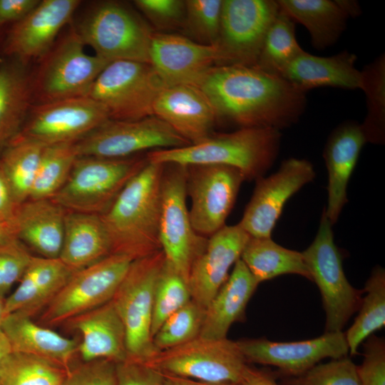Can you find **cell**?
Listing matches in <instances>:
<instances>
[{
	"mask_svg": "<svg viewBox=\"0 0 385 385\" xmlns=\"http://www.w3.org/2000/svg\"><path fill=\"white\" fill-rule=\"evenodd\" d=\"M250 235L237 224L225 225L207 238L206 247L192 265L188 284L192 299L205 309L240 259Z\"/></svg>",
	"mask_w": 385,
	"mask_h": 385,
	"instance_id": "obj_21",
	"label": "cell"
},
{
	"mask_svg": "<svg viewBox=\"0 0 385 385\" xmlns=\"http://www.w3.org/2000/svg\"><path fill=\"white\" fill-rule=\"evenodd\" d=\"M78 0H42L24 18L15 23L5 43V52L25 65L41 59L55 43L81 4Z\"/></svg>",
	"mask_w": 385,
	"mask_h": 385,
	"instance_id": "obj_20",
	"label": "cell"
},
{
	"mask_svg": "<svg viewBox=\"0 0 385 385\" xmlns=\"http://www.w3.org/2000/svg\"><path fill=\"white\" fill-rule=\"evenodd\" d=\"M76 29L55 43L40 60L31 78L35 104L86 96L102 71L111 63L85 50Z\"/></svg>",
	"mask_w": 385,
	"mask_h": 385,
	"instance_id": "obj_4",
	"label": "cell"
},
{
	"mask_svg": "<svg viewBox=\"0 0 385 385\" xmlns=\"http://www.w3.org/2000/svg\"><path fill=\"white\" fill-rule=\"evenodd\" d=\"M43 145L18 135L0 157V167L17 205L30 197Z\"/></svg>",
	"mask_w": 385,
	"mask_h": 385,
	"instance_id": "obj_34",
	"label": "cell"
},
{
	"mask_svg": "<svg viewBox=\"0 0 385 385\" xmlns=\"http://www.w3.org/2000/svg\"><path fill=\"white\" fill-rule=\"evenodd\" d=\"M134 4L158 28L169 29L183 24L185 1L136 0Z\"/></svg>",
	"mask_w": 385,
	"mask_h": 385,
	"instance_id": "obj_47",
	"label": "cell"
},
{
	"mask_svg": "<svg viewBox=\"0 0 385 385\" xmlns=\"http://www.w3.org/2000/svg\"><path fill=\"white\" fill-rule=\"evenodd\" d=\"M163 164L150 162L133 177L101 217L111 253L133 260L161 250L160 217Z\"/></svg>",
	"mask_w": 385,
	"mask_h": 385,
	"instance_id": "obj_2",
	"label": "cell"
},
{
	"mask_svg": "<svg viewBox=\"0 0 385 385\" xmlns=\"http://www.w3.org/2000/svg\"><path fill=\"white\" fill-rule=\"evenodd\" d=\"M281 133L270 128H242L230 133H212L188 146L147 152L150 162L189 165H222L240 170L245 180L264 176L274 163Z\"/></svg>",
	"mask_w": 385,
	"mask_h": 385,
	"instance_id": "obj_3",
	"label": "cell"
},
{
	"mask_svg": "<svg viewBox=\"0 0 385 385\" xmlns=\"http://www.w3.org/2000/svg\"><path fill=\"white\" fill-rule=\"evenodd\" d=\"M76 29V28H75ZM86 46L108 61L149 63L153 32L140 16L115 1L95 6L76 29Z\"/></svg>",
	"mask_w": 385,
	"mask_h": 385,
	"instance_id": "obj_8",
	"label": "cell"
},
{
	"mask_svg": "<svg viewBox=\"0 0 385 385\" xmlns=\"http://www.w3.org/2000/svg\"><path fill=\"white\" fill-rule=\"evenodd\" d=\"M248 364L271 365L278 369V376H299L325 358L346 356L349 347L345 333L324 332L309 340L276 342L265 338L237 341Z\"/></svg>",
	"mask_w": 385,
	"mask_h": 385,
	"instance_id": "obj_18",
	"label": "cell"
},
{
	"mask_svg": "<svg viewBox=\"0 0 385 385\" xmlns=\"http://www.w3.org/2000/svg\"><path fill=\"white\" fill-rule=\"evenodd\" d=\"M360 89L366 97V114L361 127L367 143L385 140V55H379L361 71Z\"/></svg>",
	"mask_w": 385,
	"mask_h": 385,
	"instance_id": "obj_37",
	"label": "cell"
},
{
	"mask_svg": "<svg viewBox=\"0 0 385 385\" xmlns=\"http://www.w3.org/2000/svg\"><path fill=\"white\" fill-rule=\"evenodd\" d=\"M15 238L16 237L10 227L0 223V244L7 242Z\"/></svg>",
	"mask_w": 385,
	"mask_h": 385,
	"instance_id": "obj_55",
	"label": "cell"
},
{
	"mask_svg": "<svg viewBox=\"0 0 385 385\" xmlns=\"http://www.w3.org/2000/svg\"><path fill=\"white\" fill-rule=\"evenodd\" d=\"M39 0H0V27L16 23L39 3Z\"/></svg>",
	"mask_w": 385,
	"mask_h": 385,
	"instance_id": "obj_49",
	"label": "cell"
},
{
	"mask_svg": "<svg viewBox=\"0 0 385 385\" xmlns=\"http://www.w3.org/2000/svg\"><path fill=\"white\" fill-rule=\"evenodd\" d=\"M143 362L165 376L217 385L241 384L249 366L237 341L200 336Z\"/></svg>",
	"mask_w": 385,
	"mask_h": 385,
	"instance_id": "obj_5",
	"label": "cell"
},
{
	"mask_svg": "<svg viewBox=\"0 0 385 385\" xmlns=\"http://www.w3.org/2000/svg\"><path fill=\"white\" fill-rule=\"evenodd\" d=\"M18 206L9 183L0 167V223L9 226L12 230Z\"/></svg>",
	"mask_w": 385,
	"mask_h": 385,
	"instance_id": "obj_50",
	"label": "cell"
},
{
	"mask_svg": "<svg viewBox=\"0 0 385 385\" xmlns=\"http://www.w3.org/2000/svg\"><path fill=\"white\" fill-rule=\"evenodd\" d=\"M240 259L259 283L286 274L312 281L302 253L285 248L271 237H250Z\"/></svg>",
	"mask_w": 385,
	"mask_h": 385,
	"instance_id": "obj_33",
	"label": "cell"
},
{
	"mask_svg": "<svg viewBox=\"0 0 385 385\" xmlns=\"http://www.w3.org/2000/svg\"><path fill=\"white\" fill-rule=\"evenodd\" d=\"M108 119L104 107L88 96L33 104L18 135L43 146L74 143Z\"/></svg>",
	"mask_w": 385,
	"mask_h": 385,
	"instance_id": "obj_16",
	"label": "cell"
},
{
	"mask_svg": "<svg viewBox=\"0 0 385 385\" xmlns=\"http://www.w3.org/2000/svg\"><path fill=\"white\" fill-rule=\"evenodd\" d=\"M342 11L349 17H356L361 14V7L356 1L337 0Z\"/></svg>",
	"mask_w": 385,
	"mask_h": 385,
	"instance_id": "obj_52",
	"label": "cell"
},
{
	"mask_svg": "<svg viewBox=\"0 0 385 385\" xmlns=\"http://www.w3.org/2000/svg\"><path fill=\"white\" fill-rule=\"evenodd\" d=\"M13 351L36 356L67 370L78 353V342L35 323L31 317L19 312L8 314L0 326Z\"/></svg>",
	"mask_w": 385,
	"mask_h": 385,
	"instance_id": "obj_29",
	"label": "cell"
},
{
	"mask_svg": "<svg viewBox=\"0 0 385 385\" xmlns=\"http://www.w3.org/2000/svg\"><path fill=\"white\" fill-rule=\"evenodd\" d=\"M277 376V372L270 371L265 369H257L249 365L241 384L279 385L276 381Z\"/></svg>",
	"mask_w": 385,
	"mask_h": 385,
	"instance_id": "obj_51",
	"label": "cell"
},
{
	"mask_svg": "<svg viewBox=\"0 0 385 385\" xmlns=\"http://www.w3.org/2000/svg\"><path fill=\"white\" fill-rule=\"evenodd\" d=\"M148 162L146 155L123 159L78 156L66 183L51 199L67 211L101 215Z\"/></svg>",
	"mask_w": 385,
	"mask_h": 385,
	"instance_id": "obj_6",
	"label": "cell"
},
{
	"mask_svg": "<svg viewBox=\"0 0 385 385\" xmlns=\"http://www.w3.org/2000/svg\"><path fill=\"white\" fill-rule=\"evenodd\" d=\"M149 60L165 87L197 86L206 74L220 64V57L216 45L200 43L179 35L153 32Z\"/></svg>",
	"mask_w": 385,
	"mask_h": 385,
	"instance_id": "obj_19",
	"label": "cell"
},
{
	"mask_svg": "<svg viewBox=\"0 0 385 385\" xmlns=\"http://www.w3.org/2000/svg\"><path fill=\"white\" fill-rule=\"evenodd\" d=\"M280 9L309 33L312 46L323 50L342 34L348 17L337 0H279Z\"/></svg>",
	"mask_w": 385,
	"mask_h": 385,
	"instance_id": "obj_32",
	"label": "cell"
},
{
	"mask_svg": "<svg viewBox=\"0 0 385 385\" xmlns=\"http://www.w3.org/2000/svg\"><path fill=\"white\" fill-rule=\"evenodd\" d=\"M332 224L324 210L312 243L303 251L307 267L320 292L326 314L325 332H341L359 310L363 290L354 288L346 279L342 254L334 241Z\"/></svg>",
	"mask_w": 385,
	"mask_h": 385,
	"instance_id": "obj_9",
	"label": "cell"
},
{
	"mask_svg": "<svg viewBox=\"0 0 385 385\" xmlns=\"http://www.w3.org/2000/svg\"><path fill=\"white\" fill-rule=\"evenodd\" d=\"M78 156L123 159L148 150L191 145L155 115L135 120L108 119L74 143Z\"/></svg>",
	"mask_w": 385,
	"mask_h": 385,
	"instance_id": "obj_13",
	"label": "cell"
},
{
	"mask_svg": "<svg viewBox=\"0 0 385 385\" xmlns=\"http://www.w3.org/2000/svg\"><path fill=\"white\" fill-rule=\"evenodd\" d=\"M31 78L24 65L15 63L0 67V149L20 133L32 104Z\"/></svg>",
	"mask_w": 385,
	"mask_h": 385,
	"instance_id": "obj_31",
	"label": "cell"
},
{
	"mask_svg": "<svg viewBox=\"0 0 385 385\" xmlns=\"http://www.w3.org/2000/svg\"><path fill=\"white\" fill-rule=\"evenodd\" d=\"M153 115L166 123L191 145L211 135L218 118L205 94L192 85L163 88L154 102Z\"/></svg>",
	"mask_w": 385,
	"mask_h": 385,
	"instance_id": "obj_22",
	"label": "cell"
},
{
	"mask_svg": "<svg viewBox=\"0 0 385 385\" xmlns=\"http://www.w3.org/2000/svg\"><path fill=\"white\" fill-rule=\"evenodd\" d=\"M279 12L277 1L222 0L216 44L219 65L255 66L268 29Z\"/></svg>",
	"mask_w": 385,
	"mask_h": 385,
	"instance_id": "obj_15",
	"label": "cell"
},
{
	"mask_svg": "<svg viewBox=\"0 0 385 385\" xmlns=\"http://www.w3.org/2000/svg\"><path fill=\"white\" fill-rule=\"evenodd\" d=\"M5 316L6 313L4 309V299L0 297V326Z\"/></svg>",
	"mask_w": 385,
	"mask_h": 385,
	"instance_id": "obj_56",
	"label": "cell"
},
{
	"mask_svg": "<svg viewBox=\"0 0 385 385\" xmlns=\"http://www.w3.org/2000/svg\"><path fill=\"white\" fill-rule=\"evenodd\" d=\"M191 299L188 282L165 260L154 292L152 337L166 319Z\"/></svg>",
	"mask_w": 385,
	"mask_h": 385,
	"instance_id": "obj_40",
	"label": "cell"
},
{
	"mask_svg": "<svg viewBox=\"0 0 385 385\" xmlns=\"http://www.w3.org/2000/svg\"><path fill=\"white\" fill-rule=\"evenodd\" d=\"M204 314L205 309L191 299L171 314L153 337L156 351L177 346L200 336Z\"/></svg>",
	"mask_w": 385,
	"mask_h": 385,
	"instance_id": "obj_41",
	"label": "cell"
},
{
	"mask_svg": "<svg viewBox=\"0 0 385 385\" xmlns=\"http://www.w3.org/2000/svg\"><path fill=\"white\" fill-rule=\"evenodd\" d=\"M243 175L222 165H186V192L194 230L208 238L225 225L235 203Z\"/></svg>",
	"mask_w": 385,
	"mask_h": 385,
	"instance_id": "obj_14",
	"label": "cell"
},
{
	"mask_svg": "<svg viewBox=\"0 0 385 385\" xmlns=\"http://www.w3.org/2000/svg\"><path fill=\"white\" fill-rule=\"evenodd\" d=\"M366 143L360 123L352 120L339 125L326 142L323 158L328 172V202L324 210L332 225L348 202L349 180Z\"/></svg>",
	"mask_w": 385,
	"mask_h": 385,
	"instance_id": "obj_23",
	"label": "cell"
},
{
	"mask_svg": "<svg viewBox=\"0 0 385 385\" xmlns=\"http://www.w3.org/2000/svg\"><path fill=\"white\" fill-rule=\"evenodd\" d=\"M115 381L116 362L101 359L71 368L60 385H115Z\"/></svg>",
	"mask_w": 385,
	"mask_h": 385,
	"instance_id": "obj_45",
	"label": "cell"
},
{
	"mask_svg": "<svg viewBox=\"0 0 385 385\" xmlns=\"http://www.w3.org/2000/svg\"><path fill=\"white\" fill-rule=\"evenodd\" d=\"M78 157L73 143L44 146L29 199H51L66 183Z\"/></svg>",
	"mask_w": 385,
	"mask_h": 385,
	"instance_id": "obj_39",
	"label": "cell"
},
{
	"mask_svg": "<svg viewBox=\"0 0 385 385\" xmlns=\"http://www.w3.org/2000/svg\"><path fill=\"white\" fill-rule=\"evenodd\" d=\"M354 322L345 333L349 354L355 355L359 345L385 325V272L381 267H374L366 282Z\"/></svg>",
	"mask_w": 385,
	"mask_h": 385,
	"instance_id": "obj_35",
	"label": "cell"
},
{
	"mask_svg": "<svg viewBox=\"0 0 385 385\" xmlns=\"http://www.w3.org/2000/svg\"><path fill=\"white\" fill-rule=\"evenodd\" d=\"M222 0H187L183 24L198 43L216 45L218 41Z\"/></svg>",
	"mask_w": 385,
	"mask_h": 385,
	"instance_id": "obj_42",
	"label": "cell"
},
{
	"mask_svg": "<svg viewBox=\"0 0 385 385\" xmlns=\"http://www.w3.org/2000/svg\"><path fill=\"white\" fill-rule=\"evenodd\" d=\"M303 51L296 38L295 22L279 8L266 34L255 66L281 77L288 65Z\"/></svg>",
	"mask_w": 385,
	"mask_h": 385,
	"instance_id": "obj_36",
	"label": "cell"
},
{
	"mask_svg": "<svg viewBox=\"0 0 385 385\" xmlns=\"http://www.w3.org/2000/svg\"><path fill=\"white\" fill-rule=\"evenodd\" d=\"M68 371L45 359L11 351L0 365V385H60Z\"/></svg>",
	"mask_w": 385,
	"mask_h": 385,
	"instance_id": "obj_38",
	"label": "cell"
},
{
	"mask_svg": "<svg viewBox=\"0 0 385 385\" xmlns=\"http://www.w3.org/2000/svg\"><path fill=\"white\" fill-rule=\"evenodd\" d=\"M197 87L211 102L218 118L240 128L280 130L296 123L307 105L306 93L256 66H215Z\"/></svg>",
	"mask_w": 385,
	"mask_h": 385,
	"instance_id": "obj_1",
	"label": "cell"
},
{
	"mask_svg": "<svg viewBox=\"0 0 385 385\" xmlns=\"http://www.w3.org/2000/svg\"><path fill=\"white\" fill-rule=\"evenodd\" d=\"M284 381V385H361L357 366L348 356L317 364Z\"/></svg>",
	"mask_w": 385,
	"mask_h": 385,
	"instance_id": "obj_43",
	"label": "cell"
},
{
	"mask_svg": "<svg viewBox=\"0 0 385 385\" xmlns=\"http://www.w3.org/2000/svg\"><path fill=\"white\" fill-rule=\"evenodd\" d=\"M361 385H385V342L371 335L364 343V359L357 366Z\"/></svg>",
	"mask_w": 385,
	"mask_h": 385,
	"instance_id": "obj_46",
	"label": "cell"
},
{
	"mask_svg": "<svg viewBox=\"0 0 385 385\" xmlns=\"http://www.w3.org/2000/svg\"><path fill=\"white\" fill-rule=\"evenodd\" d=\"M27 247L17 238L0 244V297L19 282L32 257Z\"/></svg>",
	"mask_w": 385,
	"mask_h": 385,
	"instance_id": "obj_44",
	"label": "cell"
},
{
	"mask_svg": "<svg viewBox=\"0 0 385 385\" xmlns=\"http://www.w3.org/2000/svg\"><path fill=\"white\" fill-rule=\"evenodd\" d=\"M112 255L101 215L67 211L59 259L76 272Z\"/></svg>",
	"mask_w": 385,
	"mask_h": 385,
	"instance_id": "obj_30",
	"label": "cell"
},
{
	"mask_svg": "<svg viewBox=\"0 0 385 385\" xmlns=\"http://www.w3.org/2000/svg\"><path fill=\"white\" fill-rule=\"evenodd\" d=\"M356 56L348 51L328 57L303 51L283 71L281 77L300 91L330 86L342 89H360L361 73L355 63Z\"/></svg>",
	"mask_w": 385,
	"mask_h": 385,
	"instance_id": "obj_27",
	"label": "cell"
},
{
	"mask_svg": "<svg viewBox=\"0 0 385 385\" xmlns=\"http://www.w3.org/2000/svg\"><path fill=\"white\" fill-rule=\"evenodd\" d=\"M316 176L312 164L290 158L277 172L255 180L252 197L238 225L251 237H271L287 201Z\"/></svg>",
	"mask_w": 385,
	"mask_h": 385,
	"instance_id": "obj_17",
	"label": "cell"
},
{
	"mask_svg": "<svg viewBox=\"0 0 385 385\" xmlns=\"http://www.w3.org/2000/svg\"><path fill=\"white\" fill-rule=\"evenodd\" d=\"M259 284L242 260H238L226 282L205 309L200 336L226 338L231 325L245 319L247 305Z\"/></svg>",
	"mask_w": 385,
	"mask_h": 385,
	"instance_id": "obj_28",
	"label": "cell"
},
{
	"mask_svg": "<svg viewBox=\"0 0 385 385\" xmlns=\"http://www.w3.org/2000/svg\"><path fill=\"white\" fill-rule=\"evenodd\" d=\"M164 87L149 63L115 61L102 71L86 96L101 103L109 119L135 120L153 115Z\"/></svg>",
	"mask_w": 385,
	"mask_h": 385,
	"instance_id": "obj_10",
	"label": "cell"
},
{
	"mask_svg": "<svg viewBox=\"0 0 385 385\" xmlns=\"http://www.w3.org/2000/svg\"><path fill=\"white\" fill-rule=\"evenodd\" d=\"M132 261L125 255L112 254L75 272L44 309L41 324L66 323L111 301Z\"/></svg>",
	"mask_w": 385,
	"mask_h": 385,
	"instance_id": "obj_12",
	"label": "cell"
},
{
	"mask_svg": "<svg viewBox=\"0 0 385 385\" xmlns=\"http://www.w3.org/2000/svg\"><path fill=\"white\" fill-rule=\"evenodd\" d=\"M66 213L52 199H28L17 207L12 225L14 235L38 256L58 258Z\"/></svg>",
	"mask_w": 385,
	"mask_h": 385,
	"instance_id": "obj_24",
	"label": "cell"
},
{
	"mask_svg": "<svg viewBox=\"0 0 385 385\" xmlns=\"http://www.w3.org/2000/svg\"><path fill=\"white\" fill-rule=\"evenodd\" d=\"M165 376L142 361L126 359L116 363L115 385H164Z\"/></svg>",
	"mask_w": 385,
	"mask_h": 385,
	"instance_id": "obj_48",
	"label": "cell"
},
{
	"mask_svg": "<svg viewBox=\"0 0 385 385\" xmlns=\"http://www.w3.org/2000/svg\"><path fill=\"white\" fill-rule=\"evenodd\" d=\"M165 261L162 250L133 260L111 299L125 328L127 359L143 362L158 352L151 322L155 284Z\"/></svg>",
	"mask_w": 385,
	"mask_h": 385,
	"instance_id": "obj_7",
	"label": "cell"
},
{
	"mask_svg": "<svg viewBox=\"0 0 385 385\" xmlns=\"http://www.w3.org/2000/svg\"><path fill=\"white\" fill-rule=\"evenodd\" d=\"M74 272L59 258L33 255L19 285L4 299L6 315L19 312L32 317L45 309Z\"/></svg>",
	"mask_w": 385,
	"mask_h": 385,
	"instance_id": "obj_26",
	"label": "cell"
},
{
	"mask_svg": "<svg viewBox=\"0 0 385 385\" xmlns=\"http://www.w3.org/2000/svg\"><path fill=\"white\" fill-rule=\"evenodd\" d=\"M165 376V375H164ZM164 385H217L204 383L192 379H185L172 376H165ZM225 385H242V384H225Z\"/></svg>",
	"mask_w": 385,
	"mask_h": 385,
	"instance_id": "obj_53",
	"label": "cell"
},
{
	"mask_svg": "<svg viewBox=\"0 0 385 385\" xmlns=\"http://www.w3.org/2000/svg\"><path fill=\"white\" fill-rule=\"evenodd\" d=\"M8 339L0 327V365L4 359L11 351Z\"/></svg>",
	"mask_w": 385,
	"mask_h": 385,
	"instance_id": "obj_54",
	"label": "cell"
},
{
	"mask_svg": "<svg viewBox=\"0 0 385 385\" xmlns=\"http://www.w3.org/2000/svg\"><path fill=\"white\" fill-rule=\"evenodd\" d=\"M186 165L165 163L161 178L160 241L165 260L188 282L207 238L193 229L187 207Z\"/></svg>",
	"mask_w": 385,
	"mask_h": 385,
	"instance_id": "obj_11",
	"label": "cell"
},
{
	"mask_svg": "<svg viewBox=\"0 0 385 385\" xmlns=\"http://www.w3.org/2000/svg\"><path fill=\"white\" fill-rule=\"evenodd\" d=\"M66 322L81 334L78 353L83 361L106 359L117 363L127 359L125 328L112 301Z\"/></svg>",
	"mask_w": 385,
	"mask_h": 385,
	"instance_id": "obj_25",
	"label": "cell"
}]
</instances>
